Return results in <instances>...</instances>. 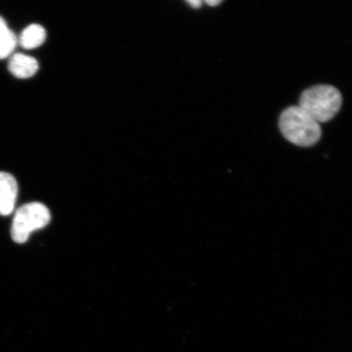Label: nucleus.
<instances>
[{
    "label": "nucleus",
    "mask_w": 352,
    "mask_h": 352,
    "mask_svg": "<svg viewBox=\"0 0 352 352\" xmlns=\"http://www.w3.org/2000/svg\"><path fill=\"white\" fill-rule=\"evenodd\" d=\"M279 126L284 138L298 146L310 147L320 139V123L299 107L284 110L280 118Z\"/></svg>",
    "instance_id": "1"
},
{
    "label": "nucleus",
    "mask_w": 352,
    "mask_h": 352,
    "mask_svg": "<svg viewBox=\"0 0 352 352\" xmlns=\"http://www.w3.org/2000/svg\"><path fill=\"white\" fill-rule=\"evenodd\" d=\"M342 103L341 92L336 87L318 85L302 92L298 107L321 123L331 120L340 111Z\"/></svg>",
    "instance_id": "2"
},
{
    "label": "nucleus",
    "mask_w": 352,
    "mask_h": 352,
    "mask_svg": "<svg viewBox=\"0 0 352 352\" xmlns=\"http://www.w3.org/2000/svg\"><path fill=\"white\" fill-rule=\"evenodd\" d=\"M51 213L41 202H30L22 206L15 213L12 220L11 234L16 243H24L34 231L47 226Z\"/></svg>",
    "instance_id": "3"
},
{
    "label": "nucleus",
    "mask_w": 352,
    "mask_h": 352,
    "mask_svg": "<svg viewBox=\"0 0 352 352\" xmlns=\"http://www.w3.org/2000/svg\"><path fill=\"white\" fill-rule=\"evenodd\" d=\"M19 195V186L14 177L6 173H0V215L12 214Z\"/></svg>",
    "instance_id": "4"
},
{
    "label": "nucleus",
    "mask_w": 352,
    "mask_h": 352,
    "mask_svg": "<svg viewBox=\"0 0 352 352\" xmlns=\"http://www.w3.org/2000/svg\"><path fill=\"white\" fill-rule=\"evenodd\" d=\"M38 61L34 57L21 54L11 56L8 69L16 78H28L34 76L38 72Z\"/></svg>",
    "instance_id": "5"
},
{
    "label": "nucleus",
    "mask_w": 352,
    "mask_h": 352,
    "mask_svg": "<svg viewBox=\"0 0 352 352\" xmlns=\"http://www.w3.org/2000/svg\"><path fill=\"white\" fill-rule=\"evenodd\" d=\"M46 30L42 25L33 24L22 32L19 38L20 45L25 50H34L45 42Z\"/></svg>",
    "instance_id": "6"
},
{
    "label": "nucleus",
    "mask_w": 352,
    "mask_h": 352,
    "mask_svg": "<svg viewBox=\"0 0 352 352\" xmlns=\"http://www.w3.org/2000/svg\"><path fill=\"white\" fill-rule=\"evenodd\" d=\"M17 43L15 34L0 16V59L6 58L14 51Z\"/></svg>",
    "instance_id": "7"
},
{
    "label": "nucleus",
    "mask_w": 352,
    "mask_h": 352,
    "mask_svg": "<svg viewBox=\"0 0 352 352\" xmlns=\"http://www.w3.org/2000/svg\"><path fill=\"white\" fill-rule=\"evenodd\" d=\"M186 1L192 8H199L201 6L204 0H186Z\"/></svg>",
    "instance_id": "8"
},
{
    "label": "nucleus",
    "mask_w": 352,
    "mask_h": 352,
    "mask_svg": "<svg viewBox=\"0 0 352 352\" xmlns=\"http://www.w3.org/2000/svg\"><path fill=\"white\" fill-rule=\"evenodd\" d=\"M204 1L206 4H208V6L215 7L219 6V4L221 3L223 0H204Z\"/></svg>",
    "instance_id": "9"
}]
</instances>
